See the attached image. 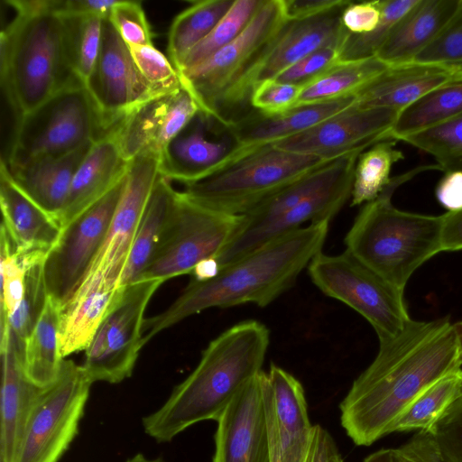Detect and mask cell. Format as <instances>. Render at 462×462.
<instances>
[{"label":"cell","mask_w":462,"mask_h":462,"mask_svg":"<svg viewBox=\"0 0 462 462\" xmlns=\"http://www.w3.org/2000/svg\"><path fill=\"white\" fill-rule=\"evenodd\" d=\"M462 368L453 323L448 317L411 319L379 350L339 404L340 422L357 446L390 434L395 420L427 388Z\"/></svg>","instance_id":"6da1fadb"},{"label":"cell","mask_w":462,"mask_h":462,"mask_svg":"<svg viewBox=\"0 0 462 462\" xmlns=\"http://www.w3.org/2000/svg\"><path fill=\"white\" fill-rule=\"evenodd\" d=\"M328 224H310L285 234L222 267L210 280L191 279L166 310L145 319L144 344L162 330L207 309L245 303L267 306L291 288L302 270L321 252Z\"/></svg>","instance_id":"7a4b0ae2"},{"label":"cell","mask_w":462,"mask_h":462,"mask_svg":"<svg viewBox=\"0 0 462 462\" xmlns=\"http://www.w3.org/2000/svg\"><path fill=\"white\" fill-rule=\"evenodd\" d=\"M269 329L257 320L239 322L222 332L203 350L195 369L177 384L166 402L144 416V432L156 442L204 420H216L263 364Z\"/></svg>","instance_id":"3957f363"},{"label":"cell","mask_w":462,"mask_h":462,"mask_svg":"<svg viewBox=\"0 0 462 462\" xmlns=\"http://www.w3.org/2000/svg\"><path fill=\"white\" fill-rule=\"evenodd\" d=\"M430 170L440 171L436 163L393 177L375 199L365 204L344 240L346 251L403 291L414 272L442 252V215L400 210L392 197L399 186Z\"/></svg>","instance_id":"277c9868"},{"label":"cell","mask_w":462,"mask_h":462,"mask_svg":"<svg viewBox=\"0 0 462 462\" xmlns=\"http://www.w3.org/2000/svg\"><path fill=\"white\" fill-rule=\"evenodd\" d=\"M4 93L16 120L62 89L84 85L65 54L61 16L51 12L16 14L0 36Z\"/></svg>","instance_id":"5b68a950"},{"label":"cell","mask_w":462,"mask_h":462,"mask_svg":"<svg viewBox=\"0 0 462 462\" xmlns=\"http://www.w3.org/2000/svg\"><path fill=\"white\" fill-rule=\"evenodd\" d=\"M331 161L267 144L208 178L185 185L182 192L208 209L227 215H245Z\"/></svg>","instance_id":"8992f818"},{"label":"cell","mask_w":462,"mask_h":462,"mask_svg":"<svg viewBox=\"0 0 462 462\" xmlns=\"http://www.w3.org/2000/svg\"><path fill=\"white\" fill-rule=\"evenodd\" d=\"M104 137L94 103L84 85L66 88L17 119L8 159L15 167L60 158Z\"/></svg>","instance_id":"52a82bcc"},{"label":"cell","mask_w":462,"mask_h":462,"mask_svg":"<svg viewBox=\"0 0 462 462\" xmlns=\"http://www.w3.org/2000/svg\"><path fill=\"white\" fill-rule=\"evenodd\" d=\"M307 269L312 282L325 295L363 316L374 328L379 341L397 336L411 320L404 291L346 250L337 255L320 252Z\"/></svg>","instance_id":"ba28073f"},{"label":"cell","mask_w":462,"mask_h":462,"mask_svg":"<svg viewBox=\"0 0 462 462\" xmlns=\"http://www.w3.org/2000/svg\"><path fill=\"white\" fill-rule=\"evenodd\" d=\"M288 21L284 0H263L245 31L196 67L180 73L200 112L217 120L226 95L260 60Z\"/></svg>","instance_id":"9c48e42d"},{"label":"cell","mask_w":462,"mask_h":462,"mask_svg":"<svg viewBox=\"0 0 462 462\" xmlns=\"http://www.w3.org/2000/svg\"><path fill=\"white\" fill-rule=\"evenodd\" d=\"M91 385L82 365L65 358L32 407L14 462H59L79 433Z\"/></svg>","instance_id":"30bf717a"},{"label":"cell","mask_w":462,"mask_h":462,"mask_svg":"<svg viewBox=\"0 0 462 462\" xmlns=\"http://www.w3.org/2000/svg\"><path fill=\"white\" fill-rule=\"evenodd\" d=\"M241 222L242 215L208 209L178 191L160 245L140 280L164 282L180 275L191 274L200 262L220 254Z\"/></svg>","instance_id":"8fae6325"},{"label":"cell","mask_w":462,"mask_h":462,"mask_svg":"<svg viewBox=\"0 0 462 462\" xmlns=\"http://www.w3.org/2000/svg\"><path fill=\"white\" fill-rule=\"evenodd\" d=\"M163 283L140 280L125 288L85 350L81 365L92 383H119L133 374L143 340L144 312Z\"/></svg>","instance_id":"7c38bea8"},{"label":"cell","mask_w":462,"mask_h":462,"mask_svg":"<svg viewBox=\"0 0 462 462\" xmlns=\"http://www.w3.org/2000/svg\"><path fill=\"white\" fill-rule=\"evenodd\" d=\"M350 1L318 14L289 19L260 60L222 101L217 122L226 126L235 113L250 105L253 90L261 83L276 79L310 52L341 38L347 31L341 24V13Z\"/></svg>","instance_id":"4fadbf2b"},{"label":"cell","mask_w":462,"mask_h":462,"mask_svg":"<svg viewBox=\"0 0 462 462\" xmlns=\"http://www.w3.org/2000/svg\"><path fill=\"white\" fill-rule=\"evenodd\" d=\"M126 175L61 233L44 261L48 294L63 307L73 296L106 236Z\"/></svg>","instance_id":"5bb4252c"},{"label":"cell","mask_w":462,"mask_h":462,"mask_svg":"<svg viewBox=\"0 0 462 462\" xmlns=\"http://www.w3.org/2000/svg\"><path fill=\"white\" fill-rule=\"evenodd\" d=\"M85 88L97 112L104 136L140 106L165 95L158 93L140 73L129 47L109 18L103 20L100 52Z\"/></svg>","instance_id":"9a60e30c"},{"label":"cell","mask_w":462,"mask_h":462,"mask_svg":"<svg viewBox=\"0 0 462 462\" xmlns=\"http://www.w3.org/2000/svg\"><path fill=\"white\" fill-rule=\"evenodd\" d=\"M160 161V154L148 150L130 162L125 187L106 236L81 282H100L122 289L120 280L135 233L161 176Z\"/></svg>","instance_id":"2e32d148"},{"label":"cell","mask_w":462,"mask_h":462,"mask_svg":"<svg viewBox=\"0 0 462 462\" xmlns=\"http://www.w3.org/2000/svg\"><path fill=\"white\" fill-rule=\"evenodd\" d=\"M269 462H307L313 437L300 382L282 367L262 371Z\"/></svg>","instance_id":"e0dca14e"},{"label":"cell","mask_w":462,"mask_h":462,"mask_svg":"<svg viewBox=\"0 0 462 462\" xmlns=\"http://www.w3.org/2000/svg\"><path fill=\"white\" fill-rule=\"evenodd\" d=\"M398 113L384 107H360L354 103L315 126L272 144L331 161L388 140Z\"/></svg>","instance_id":"ac0fdd59"},{"label":"cell","mask_w":462,"mask_h":462,"mask_svg":"<svg viewBox=\"0 0 462 462\" xmlns=\"http://www.w3.org/2000/svg\"><path fill=\"white\" fill-rule=\"evenodd\" d=\"M262 371L244 386L217 420L212 462H269Z\"/></svg>","instance_id":"d6986e66"},{"label":"cell","mask_w":462,"mask_h":462,"mask_svg":"<svg viewBox=\"0 0 462 462\" xmlns=\"http://www.w3.org/2000/svg\"><path fill=\"white\" fill-rule=\"evenodd\" d=\"M208 119L199 112L161 154L160 175L185 185L198 182L227 168L257 148L240 146L228 138L206 136ZM259 148V147H258Z\"/></svg>","instance_id":"ffe728a7"},{"label":"cell","mask_w":462,"mask_h":462,"mask_svg":"<svg viewBox=\"0 0 462 462\" xmlns=\"http://www.w3.org/2000/svg\"><path fill=\"white\" fill-rule=\"evenodd\" d=\"M462 81V63L411 62L391 66L356 94L360 107L400 112L429 92Z\"/></svg>","instance_id":"44dd1931"},{"label":"cell","mask_w":462,"mask_h":462,"mask_svg":"<svg viewBox=\"0 0 462 462\" xmlns=\"http://www.w3.org/2000/svg\"><path fill=\"white\" fill-rule=\"evenodd\" d=\"M1 227L20 253L48 254L59 242L62 228L14 182L4 159L0 165Z\"/></svg>","instance_id":"7402d4cb"},{"label":"cell","mask_w":462,"mask_h":462,"mask_svg":"<svg viewBox=\"0 0 462 462\" xmlns=\"http://www.w3.org/2000/svg\"><path fill=\"white\" fill-rule=\"evenodd\" d=\"M355 101L353 96L295 106L276 115L255 110L230 121L224 128L240 146L258 148L300 134L346 109Z\"/></svg>","instance_id":"603a6c76"},{"label":"cell","mask_w":462,"mask_h":462,"mask_svg":"<svg viewBox=\"0 0 462 462\" xmlns=\"http://www.w3.org/2000/svg\"><path fill=\"white\" fill-rule=\"evenodd\" d=\"M129 164L112 135L96 141L72 179L59 217L62 230L104 198L126 175Z\"/></svg>","instance_id":"cb8c5ba5"},{"label":"cell","mask_w":462,"mask_h":462,"mask_svg":"<svg viewBox=\"0 0 462 462\" xmlns=\"http://www.w3.org/2000/svg\"><path fill=\"white\" fill-rule=\"evenodd\" d=\"M0 462H14L32 407L43 388L25 375L10 335L0 342Z\"/></svg>","instance_id":"d4e9b609"},{"label":"cell","mask_w":462,"mask_h":462,"mask_svg":"<svg viewBox=\"0 0 462 462\" xmlns=\"http://www.w3.org/2000/svg\"><path fill=\"white\" fill-rule=\"evenodd\" d=\"M461 0H419L396 23L375 57L388 66L413 62L437 37Z\"/></svg>","instance_id":"484cf974"},{"label":"cell","mask_w":462,"mask_h":462,"mask_svg":"<svg viewBox=\"0 0 462 462\" xmlns=\"http://www.w3.org/2000/svg\"><path fill=\"white\" fill-rule=\"evenodd\" d=\"M93 143L60 158H42L7 167L16 185L59 221L75 172Z\"/></svg>","instance_id":"4316f807"},{"label":"cell","mask_w":462,"mask_h":462,"mask_svg":"<svg viewBox=\"0 0 462 462\" xmlns=\"http://www.w3.org/2000/svg\"><path fill=\"white\" fill-rule=\"evenodd\" d=\"M122 289L102 282L81 283L62 307L60 344L63 358L85 351L102 320L119 298Z\"/></svg>","instance_id":"83f0119b"},{"label":"cell","mask_w":462,"mask_h":462,"mask_svg":"<svg viewBox=\"0 0 462 462\" xmlns=\"http://www.w3.org/2000/svg\"><path fill=\"white\" fill-rule=\"evenodd\" d=\"M177 196L178 191L171 181L160 176L135 233L120 288L138 282L150 264L166 230Z\"/></svg>","instance_id":"f1b7e54d"},{"label":"cell","mask_w":462,"mask_h":462,"mask_svg":"<svg viewBox=\"0 0 462 462\" xmlns=\"http://www.w3.org/2000/svg\"><path fill=\"white\" fill-rule=\"evenodd\" d=\"M62 306L48 296L43 310L25 340L22 362L25 375L45 388L58 378L63 360L60 344Z\"/></svg>","instance_id":"f546056e"},{"label":"cell","mask_w":462,"mask_h":462,"mask_svg":"<svg viewBox=\"0 0 462 462\" xmlns=\"http://www.w3.org/2000/svg\"><path fill=\"white\" fill-rule=\"evenodd\" d=\"M461 115L462 81H459L436 88L401 110L387 139L402 141Z\"/></svg>","instance_id":"4dcf8cb0"},{"label":"cell","mask_w":462,"mask_h":462,"mask_svg":"<svg viewBox=\"0 0 462 462\" xmlns=\"http://www.w3.org/2000/svg\"><path fill=\"white\" fill-rule=\"evenodd\" d=\"M389 67L375 56L356 60H341L302 88L294 107L356 96Z\"/></svg>","instance_id":"1f68e13d"},{"label":"cell","mask_w":462,"mask_h":462,"mask_svg":"<svg viewBox=\"0 0 462 462\" xmlns=\"http://www.w3.org/2000/svg\"><path fill=\"white\" fill-rule=\"evenodd\" d=\"M236 0H201L180 13L168 34V54L176 69L230 10Z\"/></svg>","instance_id":"d6a6232c"},{"label":"cell","mask_w":462,"mask_h":462,"mask_svg":"<svg viewBox=\"0 0 462 462\" xmlns=\"http://www.w3.org/2000/svg\"><path fill=\"white\" fill-rule=\"evenodd\" d=\"M173 92L140 106L109 134L125 161L130 162L143 152L152 151Z\"/></svg>","instance_id":"836d02e7"},{"label":"cell","mask_w":462,"mask_h":462,"mask_svg":"<svg viewBox=\"0 0 462 462\" xmlns=\"http://www.w3.org/2000/svg\"><path fill=\"white\" fill-rule=\"evenodd\" d=\"M462 389V368L438 380L422 392L393 424L390 434L428 430L455 401Z\"/></svg>","instance_id":"e575fe53"},{"label":"cell","mask_w":462,"mask_h":462,"mask_svg":"<svg viewBox=\"0 0 462 462\" xmlns=\"http://www.w3.org/2000/svg\"><path fill=\"white\" fill-rule=\"evenodd\" d=\"M61 18L68 64L85 86L100 52L105 18L95 15H66Z\"/></svg>","instance_id":"d590c367"},{"label":"cell","mask_w":462,"mask_h":462,"mask_svg":"<svg viewBox=\"0 0 462 462\" xmlns=\"http://www.w3.org/2000/svg\"><path fill=\"white\" fill-rule=\"evenodd\" d=\"M396 142L383 140L360 153L355 168L351 207L373 201L390 183L393 165L404 157L395 148Z\"/></svg>","instance_id":"8d00e7d4"},{"label":"cell","mask_w":462,"mask_h":462,"mask_svg":"<svg viewBox=\"0 0 462 462\" xmlns=\"http://www.w3.org/2000/svg\"><path fill=\"white\" fill-rule=\"evenodd\" d=\"M47 255L41 253L24 254L16 251L7 234L1 227L0 337L8 332V320L21 304L30 266L40 260L46 259Z\"/></svg>","instance_id":"74e56055"},{"label":"cell","mask_w":462,"mask_h":462,"mask_svg":"<svg viewBox=\"0 0 462 462\" xmlns=\"http://www.w3.org/2000/svg\"><path fill=\"white\" fill-rule=\"evenodd\" d=\"M263 0H236L210 33L177 67L180 73L200 64L235 41L247 27Z\"/></svg>","instance_id":"f35d334b"},{"label":"cell","mask_w":462,"mask_h":462,"mask_svg":"<svg viewBox=\"0 0 462 462\" xmlns=\"http://www.w3.org/2000/svg\"><path fill=\"white\" fill-rule=\"evenodd\" d=\"M44 261L40 260L30 266L23 300L8 320L10 338L21 358L25 340L41 316L49 296L44 278Z\"/></svg>","instance_id":"ab89813d"},{"label":"cell","mask_w":462,"mask_h":462,"mask_svg":"<svg viewBox=\"0 0 462 462\" xmlns=\"http://www.w3.org/2000/svg\"><path fill=\"white\" fill-rule=\"evenodd\" d=\"M402 142L431 155L440 171H462V115Z\"/></svg>","instance_id":"60d3db41"},{"label":"cell","mask_w":462,"mask_h":462,"mask_svg":"<svg viewBox=\"0 0 462 462\" xmlns=\"http://www.w3.org/2000/svg\"><path fill=\"white\" fill-rule=\"evenodd\" d=\"M419 0H381L382 16L378 26L369 33L348 32L342 49V60H356L374 57L389 37L396 23Z\"/></svg>","instance_id":"b9f144b4"},{"label":"cell","mask_w":462,"mask_h":462,"mask_svg":"<svg viewBox=\"0 0 462 462\" xmlns=\"http://www.w3.org/2000/svg\"><path fill=\"white\" fill-rule=\"evenodd\" d=\"M347 34L348 32L341 38L310 52L274 79L301 88L309 85L342 60L343 44Z\"/></svg>","instance_id":"7bdbcfd3"},{"label":"cell","mask_w":462,"mask_h":462,"mask_svg":"<svg viewBox=\"0 0 462 462\" xmlns=\"http://www.w3.org/2000/svg\"><path fill=\"white\" fill-rule=\"evenodd\" d=\"M129 49L140 73L158 93L168 94L181 87V79L175 66L153 44Z\"/></svg>","instance_id":"ee69618b"},{"label":"cell","mask_w":462,"mask_h":462,"mask_svg":"<svg viewBox=\"0 0 462 462\" xmlns=\"http://www.w3.org/2000/svg\"><path fill=\"white\" fill-rule=\"evenodd\" d=\"M200 112L192 94L183 86L171 95L163 123L152 149L158 154L179 135Z\"/></svg>","instance_id":"f6af8a7d"},{"label":"cell","mask_w":462,"mask_h":462,"mask_svg":"<svg viewBox=\"0 0 462 462\" xmlns=\"http://www.w3.org/2000/svg\"><path fill=\"white\" fill-rule=\"evenodd\" d=\"M419 63H462V0L437 37L415 58Z\"/></svg>","instance_id":"bcb514c9"},{"label":"cell","mask_w":462,"mask_h":462,"mask_svg":"<svg viewBox=\"0 0 462 462\" xmlns=\"http://www.w3.org/2000/svg\"><path fill=\"white\" fill-rule=\"evenodd\" d=\"M109 20L128 47L152 44V34L141 2L119 0Z\"/></svg>","instance_id":"7dc6e473"},{"label":"cell","mask_w":462,"mask_h":462,"mask_svg":"<svg viewBox=\"0 0 462 462\" xmlns=\"http://www.w3.org/2000/svg\"><path fill=\"white\" fill-rule=\"evenodd\" d=\"M428 431L448 462H462V389Z\"/></svg>","instance_id":"c3c4849f"},{"label":"cell","mask_w":462,"mask_h":462,"mask_svg":"<svg viewBox=\"0 0 462 462\" xmlns=\"http://www.w3.org/2000/svg\"><path fill=\"white\" fill-rule=\"evenodd\" d=\"M301 89L296 85L269 79L253 90L250 106L265 115L281 114L294 107Z\"/></svg>","instance_id":"681fc988"},{"label":"cell","mask_w":462,"mask_h":462,"mask_svg":"<svg viewBox=\"0 0 462 462\" xmlns=\"http://www.w3.org/2000/svg\"><path fill=\"white\" fill-rule=\"evenodd\" d=\"M382 16L381 0L349 2L341 13V24L352 34L372 32Z\"/></svg>","instance_id":"f907efd6"},{"label":"cell","mask_w":462,"mask_h":462,"mask_svg":"<svg viewBox=\"0 0 462 462\" xmlns=\"http://www.w3.org/2000/svg\"><path fill=\"white\" fill-rule=\"evenodd\" d=\"M395 451L398 462H448L428 430H418Z\"/></svg>","instance_id":"816d5d0a"},{"label":"cell","mask_w":462,"mask_h":462,"mask_svg":"<svg viewBox=\"0 0 462 462\" xmlns=\"http://www.w3.org/2000/svg\"><path fill=\"white\" fill-rule=\"evenodd\" d=\"M119 0H47L49 12L60 16L95 15L109 18Z\"/></svg>","instance_id":"f5cc1de1"},{"label":"cell","mask_w":462,"mask_h":462,"mask_svg":"<svg viewBox=\"0 0 462 462\" xmlns=\"http://www.w3.org/2000/svg\"><path fill=\"white\" fill-rule=\"evenodd\" d=\"M436 198L448 212L462 209V171H449L439 181Z\"/></svg>","instance_id":"db71d44e"},{"label":"cell","mask_w":462,"mask_h":462,"mask_svg":"<svg viewBox=\"0 0 462 462\" xmlns=\"http://www.w3.org/2000/svg\"><path fill=\"white\" fill-rule=\"evenodd\" d=\"M307 462H344L333 437L319 424L314 425Z\"/></svg>","instance_id":"11a10c76"},{"label":"cell","mask_w":462,"mask_h":462,"mask_svg":"<svg viewBox=\"0 0 462 462\" xmlns=\"http://www.w3.org/2000/svg\"><path fill=\"white\" fill-rule=\"evenodd\" d=\"M441 246L442 252L462 250V209L442 215Z\"/></svg>","instance_id":"9f6ffc18"},{"label":"cell","mask_w":462,"mask_h":462,"mask_svg":"<svg viewBox=\"0 0 462 462\" xmlns=\"http://www.w3.org/2000/svg\"><path fill=\"white\" fill-rule=\"evenodd\" d=\"M289 19L310 17L330 10L345 0H284Z\"/></svg>","instance_id":"6f0895ef"},{"label":"cell","mask_w":462,"mask_h":462,"mask_svg":"<svg viewBox=\"0 0 462 462\" xmlns=\"http://www.w3.org/2000/svg\"><path fill=\"white\" fill-rule=\"evenodd\" d=\"M220 272L219 264L216 258H208L200 262L192 271L193 280L207 281L216 277Z\"/></svg>","instance_id":"680465c9"},{"label":"cell","mask_w":462,"mask_h":462,"mask_svg":"<svg viewBox=\"0 0 462 462\" xmlns=\"http://www.w3.org/2000/svg\"><path fill=\"white\" fill-rule=\"evenodd\" d=\"M363 462H398L395 448H382L368 457Z\"/></svg>","instance_id":"91938a15"},{"label":"cell","mask_w":462,"mask_h":462,"mask_svg":"<svg viewBox=\"0 0 462 462\" xmlns=\"http://www.w3.org/2000/svg\"><path fill=\"white\" fill-rule=\"evenodd\" d=\"M125 462H166L163 457H148L142 453H136L132 457H128Z\"/></svg>","instance_id":"94428289"},{"label":"cell","mask_w":462,"mask_h":462,"mask_svg":"<svg viewBox=\"0 0 462 462\" xmlns=\"http://www.w3.org/2000/svg\"><path fill=\"white\" fill-rule=\"evenodd\" d=\"M453 327L457 337L460 358L462 361V321L453 323Z\"/></svg>","instance_id":"6125c7cd"}]
</instances>
